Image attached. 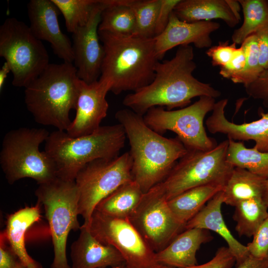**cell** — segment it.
Segmentation results:
<instances>
[{"label":"cell","instance_id":"9c48e42d","mask_svg":"<svg viewBox=\"0 0 268 268\" xmlns=\"http://www.w3.org/2000/svg\"><path fill=\"white\" fill-rule=\"evenodd\" d=\"M0 56L12 74L14 86L25 88L50 64L48 52L29 26L15 18L6 19L0 27Z\"/></svg>","mask_w":268,"mask_h":268},{"label":"cell","instance_id":"83f0119b","mask_svg":"<svg viewBox=\"0 0 268 268\" xmlns=\"http://www.w3.org/2000/svg\"><path fill=\"white\" fill-rule=\"evenodd\" d=\"M228 139L226 160L231 165L268 179V152H261L254 147L247 148L242 141Z\"/></svg>","mask_w":268,"mask_h":268},{"label":"cell","instance_id":"74e56055","mask_svg":"<svg viewBox=\"0 0 268 268\" xmlns=\"http://www.w3.org/2000/svg\"><path fill=\"white\" fill-rule=\"evenodd\" d=\"M245 64V55L243 49L240 46L236 49L230 62L220 67L219 74L224 78L231 79L242 71Z\"/></svg>","mask_w":268,"mask_h":268},{"label":"cell","instance_id":"603a6c76","mask_svg":"<svg viewBox=\"0 0 268 268\" xmlns=\"http://www.w3.org/2000/svg\"><path fill=\"white\" fill-rule=\"evenodd\" d=\"M173 12L179 19L188 22L219 19L230 27L239 22L226 0H180Z\"/></svg>","mask_w":268,"mask_h":268},{"label":"cell","instance_id":"4316f807","mask_svg":"<svg viewBox=\"0 0 268 268\" xmlns=\"http://www.w3.org/2000/svg\"><path fill=\"white\" fill-rule=\"evenodd\" d=\"M106 6L102 11L99 31L131 36L135 30V18L130 7L124 0H105Z\"/></svg>","mask_w":268,"mask_h":268},{"label":"cell","instance_id":"52a82bcc","mask_svg":"<svg viewBox=\"0 0 268 268\" xmlns=\"http://www.w3.org/2000/svg\"><path fill=\"white\" fill-rule=\"evenodd\" d=\"M43 206L54 249L50 268H71L67 257V243L71 230H80L78 220L79 192L75 181L59 177L38 185L35 192Z\"/></svg>","mask_w":268,"mask_h":268},{"label":"cell","instance_id":"7bdbcfd3","mask_svg":"<svg viewBox=\"0 0 268 268\" xmlns=\"http://www.w3.org/2000/svg\"><path fill=\"white\" fill-rule=\"evenodd\" d=\"M226 1L230 7L232 13L240 21L241 19L240 11L241 9V6L239 1L235 0H226Z\"/></svg>","mask_w":268,"mask_h":268},{"label":"cell","instance_id":"f6af8a7d","mask_svg":"<svg viewBox=\"0 0 268 268\" xmlns=\"http://www.w3.org/2000/svg\"><path fill=\"white\" fill-rule=\"evenodd\" d=\"M263 200L266 205L268 207V179H267L266 181L265 191Z\"/></svg>","mask_w":268,"mask_h":268},{"label":"cell","instance_id":"8d00e7d4","mask_svg":"<svg viewBox=\"0 0 268 268\" xmlns=\"http://www.w3.org/2000/svg\"><path fill=\"white\" fill-rule=\"evenodd\" d=\"M244 87L250 97L260 100L263 106L268 108V68L264 69L256 80Z\"/></svg>","mask_w":268,"mask_h":268},{"label":"cell","instance_id":"e575fe53","mask_svg":"<svg viewBox=\"0 0 268 268\" xmlns=\"http://www.w3.org/2000/svg\"><path fill=\"white\" fill-rule=\"evenodd\" d=\"M236 263L234 256L228 247H221L218 249L214 256L208 262L196 266L184 268H232ZM154 268H174L158 264Z\"/></svg>","mask_w":268,"mask_h":268},{"label":"cell","instance_id":"4fadbf2b","mask_svg":"<svg viewBox=\"0 0 268 268\" xmlns=\"http://www.w3.org/2000/svg\"><path fill=\"white\" fill-rule=\"evenodd\" d=\"M129 220L155 252L166 247L185 229L171 211L157 185L144 193Z\"/></svg>","mask_w":268,"mask_h":268},{"label":"cell","instance_id":"7c38bea8","mask_svg":"<svg viewBox=\"0 0 268 268\" xmlns=\"http://www.w3.org/2000/svg\"><path fill=\"white\" fill-rule=\"evenodd\" d=\"M83 226L100 242L114 247L128 268H154L158 265L155 253L129 219L113 217L95 209L88 224Z\"/></svg>","mask_w":268,"mask_h":268},{"label":"cell","instance_id":"ffe728a7","mask_svg":"<svg viewBox=\"0 0 268 268\" xmlns=\"http://www.w3.org/2000/svg\"><path fill=\"white\" fill-rule=\"evenodd\" d=\"M208 230L198 228L185 229L166 247L155 253L158 264L174 268H184L198 265L197 252L201 246L212 240Z\"/></svg>","mask_w":268,"mask_h":268},{"label":"cell","instance_id":"ac0fdd59","mask_svg":"<svg viewBox=\"0 0 268 268\" xmlns=\"http://www.w3.org/2000/svg\"><path fill=\"white\" fill-rule=\"evenodd\" d=\"M227 99L215 102L211 115L205 121L208 131L213 134H222L233 140L255 142L254 148L261 152H268V113L260 112L256 121L236 124L228 120L225 116Z\"/></svg>","mask_w":268,"mask_h":268},{"label":"cell","instance_id":"d6a6232c","mask_svg":"<svg viewBox=\"0 0 268 268\" xmlns=\"http://www.w3.org/2000/svg\"><path fill=\"white\" fill-rule=\"evenodd\" d=\"M244 50L246 64L244 69L230 80L234 83H241L246 86L256 80L264 70L261 66L255 34L247 37L241 45Z\"/></svg>","mask_w":268,"mask_h":268},{"label":"cell","instance_id":"ba28073f","mask_svg":"<svg viewBox=\"0 0 268 268\" xmlns=\"http://www.w3.org/2000/svg\"><path fill=\"white\" fill-rule=\"evenodd\" d=\"M228 139L210 150H188L168 176L157 185L168 201L190 189L207 185L224 188L234 167L226 160Z\"/></svg>","mask_w":268,"mask_h":268},{"label":"cell","instance_id":"4dcf8cb0","mask_svg":"<svg viewBox=\"0 0 268 268\" xmlns=\"http://www.w3.org/2000/svg\"><path fill=\"white\" fill-rule=\"evenodd\" d=\"M133 10L135 18L134 35L144 38L155 37V30L160 0H124Z\"/></svg>","mask_w":268,"mask_h":268},{"label":"cell","instance_id":"7dc6e473","mask_svg":"<svg viewBox=\"0 0 268 268\" xmlns=\"http://www.w3.org/2000/svg\"><path fill=\"white\" fill-rule=\"evenodd\" d=\"M108 268H128V267H127L126 263H124V264H122L121 265L118 266Z\"/></svg>","mask_w":268,"mask_h":268},{"label":"cell","instance_id":"f1b7e54d","mask_svg":"<svg viewBox=\"0 0 268 268\" xmlns=\"http://www.w3.org/2000/svg\"><path fill=\"white\" fill-rule=\"evenodd\" d=\"M234 207L233 218L236 222L235 230L240 236H253L258 228L268 217V207L263 199L242 201Z\"/></svg>","mask_w":268,"mask_h":268},{"label":"cell","instance_id":"1f68e13d","mask_svg":"<svg viewBox=\"0 0 268 268\" xmlns=\"http://www.w3.org/2000/svg\"><path fill=\"white\" fill-rule=\"evenodd\" d=\"M63 15L67 31L73 33L88 21L98 0H52Z\"/></svg>","mask_w":268,"mask_h":268},{"label":"cell","instance_id":"ee69618b","mask_svg":"<svg viewBox=\"0 0 268 268\" xmlns=\"http://www.w3.org/2000/svg\"><path fill=\"white\" fill-rule=\"evenodd\" d=\"M10 71H11V70L8 65L6 62H5L0 69V91L3 88L4 83L7 76V74Z\"/></svg>","mask_w":268,"mask_h":268},{"label":"cell","instance_id":"30bf717a","mask_svg":"<svg viewBox=\"0 0 268 268\" xmlns=\"http://www.w3.org/2000/svg\"><path fill=\"white\" fill-rule=\"evenodd\" d=\"M215 102V98L204 96L179 110L154 107L146 112L143 119L150 129L160 134L167 131L175 133L188 150H208L217 143L207 135L203 120L206 115L212 111Z\"/></svg>","mask_w":268,"mask_h":268},{"label":"cell","instance_id":"f546056e","mask_svg":"<svg viewBox=\"0 0 268 268\" xmlns=\"http://www.w3.org/2000/svg\"><path fill=\"white\" fill-rule=\"evenodd\" d=\"M243 13V22L231 37L233 43L242 44L245 39L268 23L267 0H238Z\"/></svg>","mask_w":268,"mask_h":268},{"label":"cell","instance_id":"e0dca14e","mask_svg":"<svg viewBox=\"0 0 268 268\" xmlns=\"http://www.w3.org/2000/svg\"><path fill=\"white\" fill-rule=\"evenodd\" d=\"M220 24L212 21L188 22L179 19L173 12L164 31L155 37V52L159 60L172 48L193 44L200 49L210 47V35Z\"/></svg>","mask_w":268,"mask_h":268},{"label":"cell","instance_id":"9a60e30c","mask_svg":"<svg viewBox=\"0 0 268 268\" xmlns=\"http://www.w3.org/2000/svg\"><path fill=\"white\" fill-rule=\"evenodd\" d=\"M111 87L107 82L99 79L87 83L80 79L73 120L66 132L72 137L92 134L101 126L100 123L109 107L106 95Z\"/></svg>","mask_w":268,"mask_h":268},{"label":"cell","instance_id":"ab89813d","mask_svg":"<svg viewBox=\"0 0 268 268\" xmlns=\"http://www.w3.org/2000/svg\"><path fill=\"white\" fill-rule=\"evenodd\" d=\"M7 241L3 231L0 234V268H14L19 259Z\"/></svg>","mask_w":268,"mask_h":268},{"label":"cell","instance_id":"3957f363","mask_svg":"<svg viewBox=\"0 0 268 268\" xmlns=\"http://www.w3.org/2000/svg\"><path fill=\"white\" fill-rule=\"evenodd\" d=\"M98 32L104 49L99 79L109 83L110 91L116 95L134 92L152 81L159 61L154 38Z\"/></svg>","mask_w":268,"mask_h":268},{"label":"cell","instance_id":"5bb4252c","mask_svg":"<svg viewBox=\"0 0 268 268\" xmlns=\"http://www.w3.org/2000/svg\"><path fill=\"white\" fill-rule=\"evenodd\" d=\"M105 6V0H98L88 22L72 33L74 66L79 78L87 83L98 80L101 75L104 49L98 28L101 14Z\"/></svg>","mask_w":268,"mask_h":268},{"label":"cell","instance_id":"8fae6325","mask_svg":"<svg viewBox=\"0 0 268 268\" xmlns=\"http://www.w3.org/2000/svg\"><path fill=\"white\" fill-rule=\"evenodd\" d=\"M133 159L127 152L113 159H100L85 165L75 181L79 192L78 215L86 226L98 203L123 184L133 180Z\"/></svg>","mask_w":268,"mask_h":268},{"label":"cell","instance_id":"b9f144b4","mask_svg":"<svg viewBox=\"0 0 268 268\" xmlns=\"http://www.w3.org/2000/svg\"><path fill=\"white\" fill-rule=\"evenodd\" d=\"M236 268H268V257L258 259L249 255Z\"/></svg>","mask_w":268,"mask_h":268},{"label":"cell","instance_id":"bcb514c9","mask_svg":"<svg viewBox=\"0 0 268 268\" xmlns=\"http://www.w3.org/2000/svg\"><path fill=\"white\" fill-rule=\"evenodd\" d=\"M14 268H26V267L19 260Z\"/></svg>","mask_w":268,"mask_h":268},{"label":"cell","instance_id":"277c9868","mask_svg":"<svg viewBox=\"0 0 268 268\" xmlns=\"http://www.w3.org/2000/svg\"><path fill=\"white\" fill-rule=\"evenodd\" d=\"M80 79L72 63L50 64L25 88L24 101L35 121L67 132L75 109Z\"/></svg>","mask_w":268,"mask_h":268},{"label":"cell","instance_id":"836d02e7","mask_svg":"<svg viewBox=\"0 0 268 268\" xmlns=\"http://www.w3.org/2000/svg\"><path fill=\"white\" fill-rule=\"evenodd\" d=\"M253 237L252 241L246 245L249 254L258 259L268 257V217Z\"/></svg>","mask_w":268,"mask_h":268},{"label":"cell","instance_id":"d4e9b609","mask_svg":"<svg viewBox=\"0 0 268 268\" xmlns=\"http://www.w3.org/2000/svg\"><path fill=\"white\" fill-rule=\"evenodd\" d=\"M143 194L139 185L133 180L121 185L101 200L95 209L113 217L129 219Z\"/></svg>","mask_w":268,"mask_h":268},{"label":"cell","instance_id":"6da1fadb","mask_svg":"<svg viewBox=\"0 0 268 268\" xmlns=\"http://www.w3.org/2000/svg\"><path fill=\"white\" fill-rule=\"evenodd\" d=\"M196 67L193 47L180 46L172 59L157 63L152 81L126 96L123 104L143 116L154 107L165 106L172 110L186 107L197 97H219V90L193 76Z\"/></svg>","mask_w":268,"mask_h":268},{"label":"cell","instance_id":"8992f818","mask_svg":"<svg viewBox=\"0 0 268 268\" xmlns=\"http://www.w3.org/2000/svg\"><path fill=\"white\" fill-rule=\"evenodd\" d=\"M49 134L44 128L25 127L5 134L0 152V165L9 184L29 178L40 185L58 177L54 162L44 150L39 149Z\"/></svg>","mask_w":268,"mask_h":268},{"label":"cell","instance_id":"7a4b0ae2","mask_svg":"<svg viewBox=\"0 0 268 268\" xmlns=\"http://www.w3.org/2000/svg\"><path fill=\"white\" fill-rule=\"evenodd\" d=\"M115 118L125 130L130 145L133 178L143 193L162 182L188 151L177 138H167L150 129L143 116L129 108Z\"/></svg>","mask_w":268,"mask_h":268},{"label":"cell","instance_id":"7402d4cb","mask_svg":"<svg viewBox=\"0 0 268 268\" xmlns=\"http://www.w3.org/2000/svg\"><path fill=\"white\" fill-rule=\"evenodd\" d=\"M40 206L37 202L34 206H26L10 214L3 231L9 245L26 268H44L28 254L25 242L26 231L41 217Z\"/></svg>","mask_w":268,"mask_h":268},{"label":"cell","instance_id":"484cf974","mask_svg":"<svg viewBox=\"0 0 268 268\" xmlns=\"http://www.w3.org/2000/svg\"><path fill=\"white\" fill-rule=\"evenodd\" d=\"M223 189L221 186L213 185L195 187L167 201V203L175 218L186 225Z\"/></svg>","mask_w":268,"mask_h":268},{"label":"cell","instance_id":"44dd1931","mask_svg":"<svg viewBox=\"0 0 268 268\" xmlns=\"http://www.w3.org/2000/svg\"><path fill=\"white\" fill-rule=\"evenodd\" d=\"M222 190L217 193L185 225V229L198 228L214 231L227 243L228 248L236 260V266L241 264L250 255L246 246L232 235L222 216Z\"/></svg>","mask_w":268,"mask_h":268},{"label":"cell","instance_id":"c3c4849f","mask_svg":"<svg viewBox=\"0 0 268 268\" xmlns=\"http://www.w3.org/2000/svg\"><path fill=\"white\" fill-rule=\"evenodd\" d=\"M267 1H268V0H267Z\"/></svg>","mask_w":268,"mask_h":268},{"label":"cell","instance_id":"2e32d148","mask_svg":"<svg viewBox=\"0 0 268 268\" xmlns=\"http://www.w3.org/2000/svg\"><path fill=\"white\" fill-rule=\"evenodd\" d=\"M30 29L38 40L51 45L54 54L64 62L72 63V44L61 30L58 20L60 11L52 0H31L27 4Z\"/></svg>","mask_w":268,"mask_h":268},{"label":"cell","instance_id":"60d3db41","mask_svg":"<svg viewBox=\"0 0 268 268\" xmlns=\"http://www.w3.org/2000/svg\"><path fill=\"white\" fill-rule=\"evenodd\" d=\"M257 37L259 60L263 69L268 68V23L255 33Z\"/></svg>","mask_w":268,"mask_h":268},{"label":"cell","instance_id":"d6986e66","mask_svg":"<svg viewBox=\"0 0 268 268\" xmlns=\"http://www.w3.org/2000/svg\"><path fill=\"white\" fill-rule=\"evenodd\" d=\"M79 230L70 247L71 268H108L125 263L114 247L100 242L87 227L81 225Z\"/></svg>","mask_w":268,"mask_h":268},{"label":"cell","instance_id":"5b68a950","mask_svg":"<svg viewBox=\"0 0 268 268\" xmlns=\"http://www.w3.org/2000/svg\"><path fill=\"white\" fill-rule=\"evenodd\" d=\"M126 137L120 124L101 126L92 134L78 137L57 130L49 134L44 151L54 162L58 177L75 181L79 171L88 163L119 156Z\"/></svg>","mask_w":268,"mask_h":268},{"label":"cell","instance_id":"cb8c5ba5","mask_svg":"<svg viewBox=\"0 0 268 268\" xmlns=\"http://www.w3.org/2000/svg\"><path fill=\"white\" fill-rule=\"evenodd\" d=\"M267 179L248 170L234 167L223 190V203L235 206L252 199H263Z\"/></svg>","mask_w":268,"mask_h":268},{"label":"cell","instance_id":"d590c367","mask_svg":"<svg viewBox=\"0 0 268 268\" xmlns=\"http://www.w3.org/2000/svg\"><path fill=\"white\" fill-rule=\"evenodd\" d=\"M236 45L235 43L229 44L227 41L219 42L218 45L210 47L206 54L211 59L212 66L221 67L228 64L237 49Z\"/></svg>","mask_w":268,"mask_h":268},{"label":"cell","instance_id":"f35d334b","mask_svg":"<svg viewBox=\"0 0 268 268\" xmlns=\"http://www.w3.org/2000/svg\"><path fill=\"white\" fill-rule=\"evenodd\" d=\"M180 0H160V5L155 25V35L162 33L167 26L171 14Z\"/></svg>","mask_w":268,"mask_h":268}]
</instances>
